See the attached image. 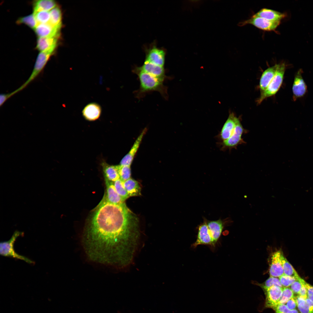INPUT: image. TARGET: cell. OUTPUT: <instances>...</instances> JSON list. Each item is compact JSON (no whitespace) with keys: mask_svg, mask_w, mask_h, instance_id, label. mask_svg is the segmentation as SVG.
Returning a JSON list of instances; mask_svg holds the SVG:
<instances>
[{"mask_svg":"<svg viewBox=\"0 0 313 313\" xmlns=\"http://www.w3.org/2000/svg\"><path fill=\"white\" fill-rule=\"evenodd\" d=\"M139 236L138 218L125 202L113 204L103 199L85 227L82 242L91 260L122 268L132 262Z\"/></svg>","mask_w":313,"mask_h":313,"instance_id":"1","label":"cell"},{"mask_svg":"<svg viewBox=\"0 0 313 313\" xmlns=\"http://www.w3.org/2000/svg\"><path fill=\"white\" fill-rule=\"evenodd\" d=\"M133 72L137 75L140 83L139 93L156 91L163 97L166 96L167 88L163 85V81L139 69L137 67Z\"/></svg>","mask_w":313,"mask_h":313,"instance_id":"2","label":"cell"},{"mask_svg":"<svg viewBox=\"0 0 313 313\" xmlns=\"http://www.w3.org/2000/svg\"><path fill=\"white\" fill-rule=\"evenodd\" d=\"M286 68L285 63H279L275 75L266 89L261 92L260 96L257 100V104H260L265 99L275 95L278 92L282 84Z\"/></svg>","mask_w":313,"mask_h":313,"instance_id":"3","label":"cell"},{"mask_svg":"<svg viewBox=\"0 0 313 313\" xmlns=\"http://www.w3.org/2000/svg\"><path fill=\"white\" fill-rule=\"evenodd\" d=\"M23 232L16 230L8 241L1 242L0 243V254L1 256L9 257L23 260L29 264L34 262L31 260L24 256L21 255L16 252L14 249V242L17 238L20 236H23Z\"/></svg>","mask_w":313,"mask_h":313,"instance_id":"4","label":"cell"},{"mask_svg":"<svg viewBox=\"0 0 313 313\" xmlns=\"http://www.w3.org/2000/svg\"><path fill=\"white\" fill-rule=\"evenodd\" d=\"M54 52H41L38 55L32 71L27 80L19 87L21 91L34 80L44 69Z\"/></svg>","mask_w":313,"mask_h":313,"instance_id":"5","label":"cell"},{"mask_svg":"<svg viewBox=\"0 0 313 313\" xmlns=\"http://www.w3.org/2000/svg\"><path fill=\"white\" fill-rule=\"evenodd\" d=\"M248 132V131L243 128L238 118L233 133L228 139L223 142V148L229 149L236 148L239 145L245 143L242 137L243 134Z\"/></svg>","mask_w":313,"mask_h":313,"instance_id":"6","label":"cell"},{"mask_svg":"<svg viewBox=\"0 0 313 313\" xmlns=\"http://www.w3.org/2000/svg\"><path fill=\"white\" fill-rule=\"evenodd\" d=\"M280 23V21H271L252 16L250 18L239 23V26H242L250 24L263 30L272 31L275 30Z\"/></svg>","mask_w":313,"mask_h":313,"instance_id":"7","label":"cell"},{"mask_svg":"<svg viewBox=\"0 0 313 313\" xmlns=\"http://www.w3.org/2000/svg\"><path fill=\"white\" fill-rule=\"evenodd\" d=\"M165 55V50L157 48L154 44L150 46L146 50L145 61L164 67Z\"/></svg>","mask_w":313,"mask_h":313,"instance_id":"8","label":"cell"},{"mask_svg":"<svg viewBox=\"0 0 313 313\" xmlns=\"http://www.w3.org/2000/svg\"><path fill=\"white\" fill-rule=\"evenodd\" d=\"M282 252L280 250L274 252L272 254L269 271L270 276L278 277L284 274L281 260Z\"/></svg>","mask_w":313,"mask_h":313,"instance_id":"9","label":"cell"},{"mask_svg":"<svg viewBox=\"0 0 313 313\" xmlns=\"http://www.w3.org/2000/svg\"><path fill=\"white\" fill-rule=\"evenodd\" d=\"M303 72L302 70L300 69L295 76L292 88L293 99L294 101L303 97L307 91V86L302 76Z\"/></svg>","mask_w":313,"mask_h":313,"instance_id":"10","label":"cell"},{"mask_svg":"<svg viewBox=\"0 0 313 313\" xmlns=\"http://www.w3.org/2000/svg\"><path fill=\"white\" fill-rule=\"evenodd\" d=\"M61 28L48 23L38 24L34 30L39 37L58 38L60 35Z\"/></svg>","mask_w":313,"mask_h":313,"instance_id":"11","label":"cell"},{"mask_svg":"<svg viewBox=\"0 0 313 313\" xmlns=\"http://www.w3.org/2000/svg\"><path fill=\"white\" fill-rule=\"evenodd\" d=\"M200 245L214 246L207 223L205 222L203 223L199 226L197 239L192 246L195 248Z\"/></svg>","mask_w":313,"mask_h":313,"instance_id":"12","label":"cell"},{"mask_svg":"<svg viewBox=\"0 0 313 313\" xmlns=\"http://www.w3.org/2000/svg\"><path fill=\"white\" fill-rule=\"evenodd\" d=\"M102 108L100 105L95 102H91L85 105L82 113L83 117L89 121H95L101 116Z\"/></svg>","mask_w":313,"mask_h":313,"instance_id":"13","label":"cell"},{"mask_svg":"<svg viewBox=\"0 0 313 313\" xmlns=\"http://www.w3.org/2000/svg\"><path fill=\"white\" fill-rule=\"evenodd\" d=\"M238 118L231 112L224 124L220 132V137L223 141L228 139L233 133Z\"/></svg>","mask_w":313,"mask_h":313,"instance_id":"14","label":"cell"},{"mask_svg":"<svg viewBox=\"0 0 313 313\" xmlns=\"http://www.w3.org/2000/svg\"><path fill=\"white\" fill-rule=\"evenodd\" d=\"M283 288L274 286L265 290L266 292V306L272 307L278 304L281 296Z\"/></svg>","mask_w":313,"mask_h":313,"instance_id":"15","label":"cell"},{"mask_svg":"<svg viewBox=\"0 0 313 313\" xmlns=\"http://www.w3.org/2000/svg\"><path fill=\"white\" fill-rule=\"evenodd\" d=\"M137 68L140 70L163 81H164L166 77L164 67L144 61L143 64L141 66Z\"/></svg>","mask_w":313,"mask_h":313,"instance_id":"16","label":"cell"},{"mask_svg":"<svg viewBox=\"0 0 313 313\" xmlns=\"http://www.w3.org/2000/svg\"><path fill=\"white\" fill-rule=\"evenodd\" d=\"M105 179L106 190L103 199L107 202L113 204H119L124 202L117 192L113 182Z\"/></svg>","mask_w":313,"mask_h":313,"instance_id":"17","label":"cell"},{"mask_svg":"<svg viewBox=\"0 0 313 313\" xmlns=\"http://www.w3.org/2000/svg\"><path fill=\"white\" fill-rule=\"evenodd\" d=\"M279 66V63L270 67L265 70L261 76L259 84V89L261 92L264 91L275 75Z\"/></svg>","mask_w":313,"mask_h":313,"instance_id":"18","label":"cell"},{"mask_svg":"<svg viewBox=\"0 0 313 313\" xmlns=\"http://www.w3.org/2000/svg\"><path fill=\"white\" fill-rule=\"evenodd\" d=\"M146 130V129L145 128L142 131L135 141L129 152L121 160L120 162V165L130 166L134 155L138 149L143 137L145 134Z\"/></svg>","mask_w":313,"mask_h":313,"instance_id":"19","label":"cell"},{"mask_svg":"<svg viewBox=\"0 0 313 313\" xmlns=\"http://www.w3.org/2000/svg\"><path fill=\"white\" fill-rule=\"evenodd\" d=\"M253 16L272 21H280L285 16L284 13L266 8L261 9Z\"/></svg>","mask_w":313,"mask_h":313,"instance_id":"20","label":"cell"},{"mask_svg":"<svg viewBox=\"0 0 313 313\" xmlns=\"http://www.w3.org/2000/svg\"><path fill=\"white\" fill-rule=\"evenodd\" d=\"M57 37H39L37 40L36 48L41 52H54L58 42Z\"/></svg>","mask_w":313,"mask_h":313,"instance_id":"21","label":"cell"},{"mask_svg":"<svg viewBox=\"0 0 313 313\" xmlns=\"http://www.w3.org/2000/svg\"><path fill=\"white\" fill-rule=\"evenodd\" d=\"M207 224L214 245L221 234L224 227L223 223L219 219L209 221Z\"/></svg>","mask_w":313,"mask_h":313,"instance_id":"22","label":"cell"},{"mask_svg":"<svg viewBox=\"0 0 313 313\" xmlns=\"http://www.w3.org/2000/svg\"><path fill=\"white\" fill-rule=\"evenodd\" d=\"M102 165L105 179L114 182L119 179L117 165H110L105 162H103Z\"/></svg>","mask_w":313,"mask_h":313,"instance_id":"23","label":"cell"},{"mask_svg":"<svg viewBox=\"0 0 313 313\" xmlns=\"http://www.w3.org/2000/svg\"><path fill=\"white\" fill-rule=\"evenodd\" d=\"M123 184L130 197L141 195V188L136 181L130 178L123 182Z\"/></svg>","mask_w":313,"mask_h":313,"instance_id":"24","label":"cell"},{"mask_svg":"<svg viewBox=\"0 0 313 313\" xmlns=\"http://www.w3.org/2000/svg\"><path fill=\"white\" fill-rule=\"evenodd\" d=\"M57 3L52 0H38L33 3L34 12L41 11H49L57 6Z\"/></svg>","mask_w":313,"mask_h":313,"instance_id":"25","label":"cell"},{"mask_svg":"<svg viewBox=\"0 0 313 313\" xmlns=\"http://www.w3.org/2000/svg\"><path fill=\"white\" fill-rule=\"evenodd\" d=\"M49 23L52 25L60 28L62 24V13L60 8L56 6L50 11Z\"/></svg>","mask_w":313,"mask_h":313,"instance_id":"26","label":"cell"},{"mask_svg":"<svg viewBox=\"0 0 313 313\" xmlns=\"http://www.w3.org/2000/svg\"><path fill=\"white\" fill-rule=\"evenodd\" d=\"M281 260L284 274L295 278L296 279H299L301 277L284 256L283 252L281 255Z\"/></svg>","mask_w":313,"mask_h":313,"instance_id":"27","label":"cell"},{"mask_svg":"<svg viewBox=\"0 0 313 313\" xmlns=\"http://www.w3.org/2000/svg\"><path fill=\"white\" fill-rule=\"evenodd\" d=\"M113 183L117 192L124 202L130 196L124 187L123 182L119 179L113 182Z\"/></svg>","mask_w":313,"mask_h":313,"instance_id":"28","label":"cell"},{"mask_svg":"<svg viewBox=\"0 0 313 313\" xmlns=\"http://www.w3.org/2000/svg\"><path fill=\"white\" fill-rule=\"evenodd\" d=\"M17 23L18 24H25L30 28L34 29L37 25L33 13L27 16L19 18L17 20Z\"/></svg>","mask_w":313,"mask_h":313,"instance_id":"29","label":"cell"},{"mask_svg":"<svg viewBox=\"0 0 313 313\" xmlns=\"http://www.w3.org/2000/svg\"><path fill=\"white\" fill-rule=\"evenodd\" d=\"M33 13L37 24L49 23L50 19L49 11H41L34 12Z\"/></svg>","mask_w":313,"mask_h":313,"instance_id":"30","label":"cell"},{"mask_svg":"<svg viewBox=\"0 0 313 313\" xmlns=\"http://www.w3.org/2000/svg\"><path fill=\"white\" fill-rule=\"evenodd\" d=\"M117 165L119 179L123 182L130 179L131 174L130 166Z\"/></svg>","mask_w":313,"mask_h":313,"instance_id":"31","label":"cell"},{"mask_svg":"<svg viewBox=\"0 0 313 313\" xmlns=\"http://www.w3.org/2000/svg\"><path fill=\"white\" fill-rule=\"evenodd\" d=\"M294 293L290 288H283L282 294L277 305L284 304L286 303L289 299L294 297Z\"/></svg>","mask_w":313,"mask_h":313,"instance_id":"32","label":"cell"},{"mask_svg":"<svg viewBox=\"0 0 313 313\" xmlns=\"http://www.w3.org/2000/svg\"><path fill=\"white\" fill-rule=\"evenodd\" d=\"M274 286H277L282 288L283 287L279 279L277 277L272 276H270L265 282L262 285L263 287L265 290Z\"/></svg>","mask_w":313,"mask_h":313,"instance_id":"33","label":"cell"},{"mask_svg":"<svg viewBox=\"0 0 313 313\" xmlns=\"http://www.w3.org/2000/svg\"><path fill=\"white\" fill-rule=\"evenodd\" d=\"M280 282L283 287H288L296 280L295 278L285 274L279 277Z\"/></svg>","mask_w":313,"mask_h":313,"instance_id":"34","label":"cell"},{"mask_svg":"<svg viewBox=\"0 0 313 313\" xmlns=\"http://www.w3.org/2000/svg\"><path fill=\"white\" fill-rule=\"evenodd\" d=\"M276 313H299L296 309L290 310L285 304H279L272 308Z\"/></svg>","mask_w":313,"mask_h":313,"instance_id":"35","label":"cell"},{"mask_svg":"<svg viewBox=\"0 0 313 313\" xmlns=\"http://www.w3.org/2000/svg\"><path fill=\"white\" fill-rule=\"evenodd\" d=\"M19 92L20 91L18 88L11 92L1 94L0 95V106L2 105L9 99Z\"/></svg>","mask_w":313,"mask_h":313,"instance_id":"36","label":"cell"},{"mask_svg":"<svg viewBox=\"0 0 313 313\" xmlns=\"http://www.w3.org/2000/svg\"><path fill=\"white\" fill-rule=\"evenodd\" d=\"M301 278L299 279H296L290 285V288L294 293L299 294L302 286V284Z\"/></svg>","mask_w":313,"mask_h":313,"instance_id":"37","label":"cell"},{"mask_svg":"<svg viewBox=\"0 0 313 313\" xmlns=\"http://www.w3.org/2000/svg\"><path fill=\"white\" fill-rule=\"evenodd\" d=\"M307 291V298L313 302V286L304 281Z\"/></svg>","mask_w":313,"mask_h":313,"instance_id":"38","label":"cell"},{"mask_svg":"<svg viewBox=\"0 0 313 313\" xmlns=\"http://www.w3.org/2000/svg\"><path fill=\"white\" fill-rule=\"evenodd\" d=\"M286 305L290 310L295 309L297 305L295 297L294 296L289 299L286 303Z\"/></svg>","mask_w":313,"mask_h":313,"instance_id":"39","label":"cell"},{"mask_svg":"<svg viewBox=\"0 0 313 313\" xmlns=\"http://www.w3.org/2000/svg\"><path fill=\"white\" fill-rule=\"evenodd\" d=\"M301 281L302 284V286L298 295L301 296L306 299L307 298V290L304 283V280L301 279Z\"/></svg>","mask_w":313,"mask_h":313,"instance_id":"40","label":"cell"},{"mask_svg":"<svg viewBox=\"0 0 313 313\" xmlns=\"http://www.w3.org/2000/svg\"><path fill=\"white\" fill-rule=\"evenodd\" d=\"M305 300L310 312L311 313H313V302L308 298Z\"/></svg>","mask_w":313,"mask_h":313,"instance_id":"41","label":"cell"}]
</instances>
